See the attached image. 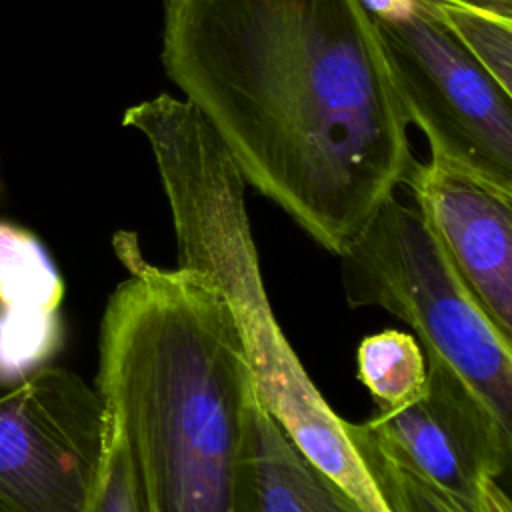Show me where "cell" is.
Instances as JSON below:
<instances>
[{
    "label": "cell",
    "instance_id": "2",
    "mask_svg": "<svg viewBox=\"0 0 512 512\" xmlns=\"http://www.w3.org/2000/svg\"><path fill=\"white\" fill-rule=\"evenodd\" d=\"M114 246L128 278L104 308L96 390L150 512H248L258 396L228 302L196 270L146 262L130 232Z\"/></svg>",
    "mask_w": 512,
    "mask_h": 512
},
{
    "label": "cell",
    "instance_id": "7",
    "mask_svg": "<svg viewBox=\"0 0 512 512\" xmlns=\"http://www.w3.org/2000/svg\"><path fill=\"white\" fill-rule=\"evenodd\" d=\"M366 424L392 456L468 512H512L498 484L510 462L512 428L444 362L426 356L422 392L376 410Z\"/></svg>",
    "mask_w": 512,
    "mask_h": 512
},
{
    "label": "cell",
    "instance_id": "12",
    "mask_svg": "<svg viewBox=\"0 0 512 512\" xmlns=\"http://www.w3.org/2000/svg\"><path fill=\"white\" fill-rule=\"evenodd\" d=\"M344 432L388 512H468L392 456L366 422L344 420Z\"/></svg>",
    "mask_w": 512,
    "mask_h": 512
},
{
    "label": "cell",
    "instance_id": "10",
    "mask_svg": "<svg viewBox=\"0 0 512 512\" xmlns=\"http://www.w3.org/2000/svg\"><path fill=\"white\" fill-rule=\"evenodd\" d=\"M248 512L368 510L310 462L256 398L250 412Z\"/></svg>",
    "mask_w": 512,
    "mask_h": 512
},
{
    "label": "cell",
    "instance_id": "13",
    "mask_svg": "<svg viewBox=\"0 0 512 512\" xmlns=\"http://www.w3.org/2000/svg\"><path fill=\"white\" fill-rule=\"evenodd\" d=\"M452 36L512 94V6L484 0H424Z\"/></svg>",
    "mask_w": 512,
    "mask_h": 512
},
{
    "label": "cell",
    "instance_id": "8",
    "mask_svg": "<svg viewBox=\"0 0 512 512\" xmlns=\"http://www.w3.org/2000/svg\"><path fill=\"white\" fill-rule=\"evenodd\" d=\"M402 184L454 272L512 340V192L434 158L412 160Z\"/></svg>",
    "mask_w": 512,
    "mask_h": 512
},
{
    "label": "cell",
    "instance_id": "4",
    "mask_svg": "<svg viewBox=\"0 0 512 512\" xmlns=\"http://www.w3.org/2000/svg\"><path fill=\"white\" fill-rule=\"evenodd\" d=\"M338 258L350 306H378L408 324L424 354L512 428V340L484 314L416 208L388 196Z\"/></svg>",
    "mask_w": 512,
    "mask_h": 512
},
{
    "label": "cell",
    "instance_id": "9",
    "mask_svg": "<svg viewBox=\"0 0 512 512\" xmlns=\"http://www.w3.org/2000/svg\"><path fill=\"white\" fill-rule=\"evenodd\" d=\"M64 282L40 240L0 220V384L20 382L58 352Z\"/></svg>",
    "mask_w": 512,
    "mask_h": 512
},
{
    "label": "cell",
    "instance_id": "1",
    "mask_svg": "<svg viewBox=\"0 0 512 512\" xmlns=\"http://www.w3.org/2000/svg\"><path fill=\"white\" fill-rule=\"evenodd\" d=\"M160 62L244 182L336 256L414 160L362 0H164Z\"/></svg>",
    "mask_w": 512,
    "mask_h": 512
},
{
    "label": "cell",
    "instance_id": "11",
    "mask_svg": "<svg viewBox=\"0 0 512 512\" xmlns=\"http://www.w3.org/2000/svg\"><path fill=\"white\" fill-rule=\"evenodd\" d=\"M358 380L376 410L398 408L416 398L426 382V356L418 340L400 330L366 336L358 346Z\"/></svg>",
    "mask_w": 512,
    "mask_h": 512
},
{
    "label": "cell",
    "instance_id": "5",
    "mask_svg": "<svg viewBox=\"0 0 512 512\" xmlns=\"http://www.w3.org/2000/svg\"><path fill=\"white\" fill-rule=\"evenodd\" d=\"M404 110L434 160L512 192V94L424 0H362Z\"/></svg>",
    "mask_w": 512,
    "mask_h": 512
},
{
    "label": "cell",
    "instance_id": "3",
    "mask_svg": "<svg viewBox=\"0 0 512 512\" xmlns=\"http://www.w3.org/2000/svg\"><path fill=\"white\" fill-rule=\"evenodd\" d=\"M154 156L178 242V266L206 276L224 296L252 366L256 394L300 452L368 512H386L346 432L278 326L260 276L244 202L246 182L230 152L184 98L160 94L126 108Z\"/></svg>",
    "mask_w": 512,
    "mask_h": 512
},
{
    "label": "cell",
    "instance_id": "6",
    "mask_svg": "<svg viewBox=\"0 0 512 512\" xmlns=\"http://www.w3.org/2000/svg\"><path fill=\"white\" fill-rule=\"evenodd\" d=\"M98 390L42 366L0 396V512H88L106 450Z\"/></svg>",
    "mask_w": 512,
    "mask_h": 512
},
{
    "label": "cell",
    "instance_id": "14",
    "mask_svg": "<svg viewBox=\"0 0 512 512\" xmlns=\"http://www.w3.org/2000/svg\"><path fill=\"white\" fill-rule=\"evenodd\" d=\"M88 512H150L130 450L110 418L104 460Z\"/></svg>",
    "mask_w": 512,
    "mask_h": 512
}]
</instances>
